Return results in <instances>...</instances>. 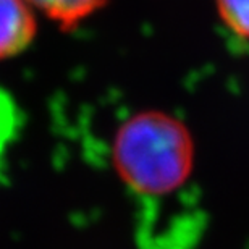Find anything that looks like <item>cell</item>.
I'll return each instance as SVG.
<instances>
[{"instance_id": "6da1fadb", "label": "cell", "mask_w": 249, "mask_h": 249, "mask_svg": "<svg viewBox=\"0 0 249 249\" xmlns=\"http://www.w3.org/2000/svg\"><path fill=\"white\" fill-rule=\"evenodd\" d=\"M112 157L118 177L133 193L165 197L180 191L191 178L194 142L178 118L144 110L117 129Z\"/></svg>"}, {"instance_id": "7a4b0ae2", "label": "cell", "mask_w": 249, "mask_h": 249, "mask_svg": "<svg viewBox=\"0 0 249 249\" xmlns=\"http://www.w3.org/2000/svg\"><path fill=\"white\" fill-rule=\"evenodd\" d=\"M36 31L33 7L26 0H0V60L26 51Z\"/></svg>"}, {"instance_id": "3957f363", "label": "cell", "mask_w": 249, "mask_h": 249, "mask_svg": "<svg viewBox=\"0 0 249 249\" xmlns=\"http://www.w3.org/2000/svg\"><path fill=\"white\" fill-rule=\"evenodd\" d=\"M33 8L55 21L62 29H73L101 10L107 0H26Z\"/></svg>"}, {"instance_id": "277c9868", "label": "cell", "mask_w": 249, "mask_h": 249, "mask_svg": "<svg viewBox=\"0 0 249 249\" xmlns=\"http://www.w3.org/2000/svg\"><path fill=\"white\" fill-rule=\"evenodd\" d=\"M223 24L233 34L249 39V0H215Z\"/></svg>"}]
</instances>
